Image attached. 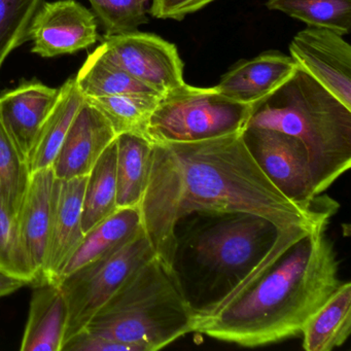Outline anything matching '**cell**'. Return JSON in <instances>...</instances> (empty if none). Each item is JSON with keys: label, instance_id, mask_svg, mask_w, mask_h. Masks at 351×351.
<instances>
[{"label": "cell", "instance_id": "6", "mask_svg": "<svg viewBox=\"0 0 351 351\" xmlns=\"http://www.w3.org/2000/svg\"><path fill=\"white\" fill-rule=\"evenodd\" d=\"M252 108L215 88L184 83L161 96L149 119L147 138L152 143H192L243 133Z\"/></svg>", "mask_w": 351, "mask_h": 351}, {"label": "cell", "instance_id": "8", "mask_svg": "<svg viewBox=\"0 0 351 351\" xmlns=\"http://www.w3.org/2000/svg\"><path fill=\"white\" fill-rule=\"evenodd\" d=\"M242 136L261 169L289 200L309 209L332 202L322 203L314 193L309 156L297 137L252 126L246 127Z\"/></svg>", "mask_w": 351, "mask_h": 351}, {"label": "cell", "instance_id": "30", "mask_svg": "<svg viewBox=\"0 0 351 351\" xmlns=\"http://www.w3.org/2000/svg\"><path fill=\"white\" fill-rule=\"evenodd\" d=\"M13 221L0 208V271L16 276L13 254Z\"/></svg>", "mask_w": 351, "mask_h": 351}, {"label": "cell", "instance_id": "9", "mask_svg": "<svg viewBox=\"0 0 351 351\" xmlns=\"http://www.w3.org/2000/svg\"><path fill=\"white\" fill-rule=\"evenodd\" d=\"M54 182L52 168L32 172L27 192L13 223L12 254L16 276L29 285L44 282Z\"/></svg>", "mask_w": 351, "mask_h": 351}, {"label": "cell", "instance_id": "23", "mask_svg": "<svg viewBox=\"0 0 351 351\" xmlns=\"http://www.w3.org/2000/svg\"><path fill=\"white\" fill-rule=\"evenodd\" d=\"M117 210V143L114 139L87 176L83 201L85 233Z\"/></svg>", "mask_w": 351, "mask_h": 351}, {"label": "cell", "instance_id": "13", "mask_svg": "<svg viewBox=\"0 0 351 351\" xmlns=\"http://www.w3.org/2000/svg\"><path fill=\"white\" fill-rule=\"evenodd\" d=\"M87 176L73 180L55 178L44 282L58 281L63 269L85 236L83 201Z\"/></svg>", "mask_w": 351, "mask_h": 351}, {"label": "cell", "instance_id": "7", "mask_svg": "<svg viewBox=\"0 0 351 351\" xmlns=\"http://www.w3.org/2000/svg\"><path fill=\"white\" fill-rule=\"evenodd\" d=\"M156 256L143 229L134 239L114 254L90 263L60 279L58 283L69 309L64 343L84 330L100 308Z\"/></svg>", "mask_w": 351, "mask_h": 351}, {"label": "cell", "instance_id": "19", "mask_svg": "<svg viewBox=\"0 0 351 351\" xmlns=\"http://www.w3.org/2000/svg\"><path fill=\"white\" fill-rule=\"evenodd\" d=\"M58 90L56 102L45 120L28 156L27 164L32 173L52 168L69 128L85 102L75 77L67 80Z\"/></svg>", "mask_w": 351, "mask_h": 351}, {"label": "cell", "instance_id": "5", "mask_svg": "<svg viewBox=\"0 0 351 351\" xmlns=\"http://www.w3.org/2000/svg\"><path fill=\"white\" fill-rule=\"evenodd\" d=\"M198 317L173 273L156 256L139 269L93 316L84 330L123 345L155 351L189 332Z\"/></svg>", "mask_w": 351, "mask_h": 351}, {"label": "cell", "instance_id": "17", "mask_svg": "<svg viewBox=\"0 0 351 351\" xmlns=\"http://www.w3.org/2000/svg\"><path fill=\"white\" fill-rule=\"evenodd\" d=\"M34 287L20 349L61 351L69 322L64 293L58 282L45 281Z\"/></svg>", "mask_w": 351, "mask_h": 351}, {"label": "cell", "instance_id": "18", "mask_svg": "<svg viewBox=\"0 0 351 351\" xmlns=\"http://www.w3.org/2000/svg\"><path fill=\"white\" fill-rule=\"evenodd\" d=\"M143 229L139 206L118 208L116 213L85 233L58 281L90 263L114 254L134 239Z\"/></svg>", "mask_w": 351, "mask_h": 351}, {"label": "cell", "instance_id": "10", "mask_svg": "<svg viewBox=\"0 0 351 351\" xmlns=\"http://www.w3.org/2000/svg\"><path fill=\"white\" fill-rule=\"evenodd\" d=\"M101 45L121 69L161 95L184 84L178 48L156 34L137 30L104 38Z\"/></svg>", "mask_w": 351, "mask_h": 351}, {"label": "cell", "instance_id": "11", "mask_svg": "<svg viewBox=\"0 0 351 351\" xmlns=\"http://www.w3.org/2000/svg\"><path fill=\"white\" fill-rule=\"evenodd\" d=\"M289 53L300 69L351 110V47L343 36L308 26L293 38Z\"/></svg>", "mask_w": 351, "mask_h": 351}, {"label": "cell", "instance_id": "27", "mask_svg": "<svg viewBox=\"0 0 351 351\" xmlns=\"http://www.w3.org/2000/svg\"><path fill=\"white\" fill-rule=\"evenodd\" d=\"M46 0H0V69L15 49L29 42V30Z\"/></svg>", "mask_w": 351, "mask_h": 351}, {"label": "cell", "instance_id": "25", "mask_svg": "<svg viewBox=\"0 0 351 351\" xmlns=\"http://www.w3.org/2000/svg\"><path fill=\"white\" fill-rule=\"evenodd\" d=\"M266 7L310 27L326 28L341 36L351 28V0H268Z\"/></svg>", "mask_w": 351, "mask_h": 351}, {"label": "cell", "instance_id": "3", "mask_svg": "<svg viewBox=\"0 0 351 351\" xmlns=\"http://www.w3.org/2000/svg\"><path fill=\"white\" fill-rule=\"evenodd\" d=\"M326 227L300 238L196 332L243 347L264 346L301 334L344 282L339 278L338 260Z\"/></svg>", "mask_w": 351, "mask_h": 351}, {"label": "cell", "instance_id": "26", "mask_svg": "<svg viewBox=\"0 0 351 351\" xmlns=\"http://www.w3.org/2000/svg\"><path fill=\"white\" fill-rule=\"evenodd\" d=\"M161 96L128 95L85 98L108 119L117 136L134 133L147 137V126Z\"/></svg>", "mask_w": 351, "mask_h": 351}, {"label": "cell", "instance_id": "28", "mask_svg": "<svg viewBox=\"0 0 351 351\" xmlns=\"http://www.w3.org/2000/svg\"><path fill=\"white\" fill-rule=\"evenodd\" d=\"M104 27V38L137 32L149 23L143 0H89Z\"/></svg>", "mask_w": 351, "mask_h": 351}, {"label": "cell", "instance_id": "16", "mask_svg": "<svg viewBox=\"0 0 351 351\" xmlns=\"http://www.w3.org/2000/svg\"><path fill=\"white\" fill-rule=\"evenodd\" d=\"M58 91L32 80L0 95V119L26 161Z\"/></svg>", "mask_w": 351, "mask_h": 351}, {"label": "cell", "instance_id": "31", "mask_svg": "<svg viewBox=\"0 0 351 351\" xmlns=\"http://www.w3.org/2000/svg\"><path fill=\"white\" fill-rule=\"evenodd\" d=\"M26 285H29L27 281L0 271V299L12 295Z\"/></svg>", "mask_w": 351, "mask_h": 351}, {"label": "cell", "instance_id": "15", "mask_svg": "<svg viewBox=\"0 0 351 351\" xmlns=\"http://www.w3.org/2000/svg\"><path fill=\"white\" fill-rule=\"evenodd\" d=\"M297 69L291 56L267 51L234 65L215 88L233 101L254 106L285 85Z\"/></svg>", "mask_w": 351, "mask_h": 351}, {"label": "cell", "instance_id": "14", "mask_svg": "<svg viewBox=\"0 0 351 351\" xmlns=\"http://www.w3.org/2000/svg\"><path fill=\"white\" fill-rule=\"evenodd\" d=\"M116 137L108 119L85 100L53 164L55 178L73 180L87 176Z\"/></svg>", "mask_w": 351, "mask_h": 351}, {"label": "cell", "instance_id": "21", "mask_svg": "<svg viewBox=\"0 0 351 351\" xmlns=\"http://www.w3.org/2000/svg\"><path fill=\"white\" fill-rule=\"evenodd\" d=\"M351 332V285L338 291L312 315L302 330L307 351H330L342 346Z\"/></svg>", "mask_w": 351, "mask_h": 351}, {"label": "cell", "instance_id": "29", "mask_svg": "<svg viewBox=\"0 0 351 351\" xmlns=\"http://www.w3.org/2000/svg\"><path fill=\"white\" fill-rule=\"evenodd\" d=\"M215 0H152L149 14L162 20H180L196 13Z\"/></svg>", "mask_w": 351, "mask_h": 351}, {"label": "cell", "instance_id": "24", "mask_svg": "<svg viewBox=\"0 0 351 351\" xmlns=\"http://www.w3.org/2000/svg\"><path fill=\"white\" fill-rule=\"evenodd\" d=\"M32 172L0 119V208L15 221L29 186Z\"/></svg>", "mask_w": 351, "mask_h": 351}, {"label": "cell", "instance_id": "22", "mask_svg": "<svg viewBox=\"0 0 351 351\" xmlns=\"http://www.w3.org/2000/svg\"><path fill=\"white\" fill-rule=\"evenodd\" d=\"M75 77L77 88L85 98L128 94L162 96L116 64L106 54L102 45L88 55L87 60Z\"/></svg>", "mask_w": 351, "mask_h": 351}, {"label": "cell", "instance_id": "2", "mask_svg": "<svg viewBox=\"0 0 351 351\" xmlns=\"http://www.w3.org/2000/svg\"><path fill=\"white\" fill-rule=\"evenodd\" d=\"M311 230L280 229L248 213L197 211L180 219L174 228L171 271L196 312L197 328L256 282Z\"/></svg>", "mask_w": 351, "mask_h": 351}, {"label": "cell", "instance_id": "12", "mask_svg": "<svg viewBox=\"0 0 351 351\" xmlns=\"http://www.w3.org/2000/svg\"><path fill=\"white\" fill-rule=\"evenodd\" d=\"M95 15L75 0L43 3L30 26L32 52L44 58L75 54L99 40Z\"/></svg>", "mask_w": 351, "mask_h": 351}, {"label": "cell", "instance_id": "32", "mask_svg": "<svg viewBox=\"0 0 351 351\" xmlns=\"http://www.w3.org/2000/svg\"><path fill=\"white\" fill-rule=\"evenodd\" d=\"M143 1H145V3H147V1H149V0H143Z\"/></svg>", "mask_w": 351, "mask_h": 351}, {"label": "cell", "instance_id": "20", "mask_svg": "<svg viewBox=\"0 0 351 351\" xmlns=\"http://www.w3.org/2000/svg\"><path fill=\"white\" fill-rule=\"evenodd\" d=\"M116 143L118 208L139 206L147 186L153 143L134 133L119 134Z\"/></svg>", "mask_w": 351, "mask_h": 351}, {"label": "cell", "instance_id": "1", "mask_svg": "<svg viewBox=\"0 0 351 351\" xmlns=\"http://www.w3.org/2000/svg\"><path fill=\"white\" fill-rule=\"evenodd\" d=\"M335 203L309 209L289 200L261 169L242 133H236L192 143H153L139 210L156 256L171 271L174 228L190 213H254L280 229H315L326 226Z\"/></svg>", "mask_w": 351, "mask_h": 351}, {"label": "cell", "instance_id": "4", "mask_svg": "<svg viewBox=\"0 0 351 351\" xmlns=\"http://www.w3.org/2000/svg\"><path fill=\"white\" fill-rule=\"evenodd\" d=\"M250 126L281 131L305 145L316 196L350 168L351 110L299 67L254 106Z\"/></svg>", "mask_w": 351, "mask_h": 351}]
</instances>
